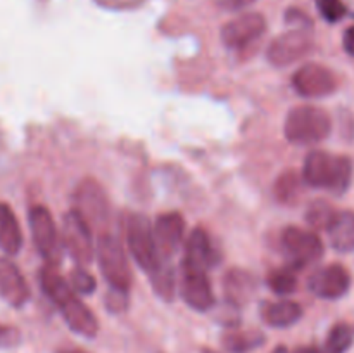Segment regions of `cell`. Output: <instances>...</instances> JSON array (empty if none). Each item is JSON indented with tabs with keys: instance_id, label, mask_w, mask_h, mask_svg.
Instances as JSON below:
<instances>
[{
	"instance_id": "obj_23",
	"label": "cell",
	"mask_w": 354,
	"mask_h": 353,
	"mask_svg": "<svg viewBox=\"0 0 354 353\" xmlns=\"http://www.w3.org/2000/svg\"><path fill=\"white\" fill-rule=\"evenodd\" d=\"M151 277V284L154 287V293L161 298L166 303H171L176 296V273L175 269L171 266L169 260H162L159 263L158 269L152 273H149Z\"/></svg>"
},
{
	"instance_id": "obj_35",
	"label": "cell",
	"mask_w": 354,
	"mask_h": 353,
	"mask_svg": "<svg viewBox=\"0 0 354 353\" xmlns=\"http://www.w3.org/2000/svg\"><path fill=\"white\" fill-rule=\"evenodd\" d=\"M294 353H322V352L318 348H315V346H303V348H297Z\"/></svg>"
},
{
	"instance_id": "obj_22",
	"label": "cell",
	"mask_w": 354,
	"mask_h": 353,
	"mask_svg": "<svg viewBox=\"0 0 354 353\" xmlns=\"http://www.w3.org/2000/svg\"><path fill=\"white\" fill-rule=\"evenodd\" d=\"M266 336L261 331H239V329H230L221 339V345L228 353H251L258 350L259 346L265 345Z\"/></svg>"
},
{
	"instance_id": "obj_26",
	"label": "cell",
	"mask_w": 354,
	"mask_h": 353,
	"mask_svg": "<svg viewBox=\"0 0 354 353\" xmlns=\"http://www.w3.org/2000/svg\"><path fill=\"white\" fill-rule=\"evenodd\" d=\"M354 341V329L349 324L339 322L328 331L322 353H348Z\"/></svg>"
},
{
	"instance_id": "obj_38",
	"label": "cell",
	"mask_w": 354,
	"mask_h": 353,
	"mask_svg": "<svg viewBox=\"0 0 354 353\" xmlns=\"http://www.w3.org/2000/svg\"><path fill=\"white\" fill-rule=\"evenodd\" d=\"M203 353H214V352H211V350H204Z\"/></svg>"
},
{
	"instance_id": "obj_32",
	"label": "cell",
	"mask_w": 354,
	"mask_h": 353,
	"mask_svg": "<svg viewBox=\"0 0 354 353\" xmlns=\"http://www.w3.org/2000/svg\"><path fill=\"white\" fill-rule=\"evenodd\" d=\"M286 19H287V23H290V24L297 23L301 28H303V30H311V19L306 16V14L301 12V10H297V9L287 10Z\"/></svg>"
},
{
	"instance_id": "obj_3",
	"label": "cell",
	"mask_w": 354,
	"mask_h": 353,
	"mask_svg": "<svg viewBox=\"0 0 354 353\" xmlns=\"http://www.w3.org/2000/svg\"><path fill=\"white\" fill-rule=\"evenodd\" d=\"M332 120L328 113L317 106H296L286 118L283 134L297 145H311L325 141L330 135Z\"/></svg>"
},
{
	"instance_id": "obj_37",
	"label": "cell",
	"mask_w": 354,
	"mask_h": 353,
	"mask_svg": "<svg viewBox=\"0 0 354 353\" xmlns=\"http://www.w3.org/2000/svg\"><path fill=\"white\" fill-rule=\"evenodd\" d=\"M273 353H287V352H286V348H282V346H280V348L277 350V352H273Z\"/></svg>"
},
{
	"instance_id": "obj_30",
	"label": "cell",
	"mask_w": 354,
	"mask_h": 353,
	"mask_svg": "<svg viewBox=\"0 0 354 353\" xmlns=\"http://www.w3.org/2000/svg\"><path fill=\"white\" fill-rule=\"evenodd\" d=\"M106 308L113 314H123L128 308V291L111 287L106 294Z\"/></svg>"
},
{
	"instance_id": "obj_12",
	"label": "cell",
	"mask_w": 354,
	"mask_h": 353,
	"mask_svg": "<svg viewBox=\"0 0 354 353\" xmlns=\"http://www.w3.org/2000/svg\"><path fill=\"white\" fill-rule=\"evenodd\" d=\"M339 82L332 69L324 64H304L292 75V87L299 96L308 99H320L335 92Z\"/></svg>"
},
{
	"instance_id": "obj_18",
	"label": "cell",
	"mask_w": 354,
	"mask_h": 353,
	"mask_svg": "<svg viewBox=\"0 0 354 353\" xmlns=\"http://www.w3.org/2000/svg\"><path fill=\"white\" fill-rule=\"evenodd\" d=\"M259 282L254 273L244 269H230L223 277V294L228 305L241 308L258 293Z\"/></svg>"
},
{
	"instance_id": "obj_31",
	"label": "cell",
	"mask_w": 354,
	"mask_h": 353,
	"mask_svg": "<svg viewBox=\"0 0 354 353\" xmlns=\"http://www.w3.org/2000/svg\"><path fill=\"white\" fill-rule=\"evenodd\" d=\"M21 343V332L14 325L0 324V350L16 348Z\"/></svg>"
},
{
	"instance_id": "obj_8",
	"label": "cell",
	"mask_w": 354,
	"mask_h": 353,
	"mask_svg": "<svg viewBox=\"0 0 354 353\" xmlns=\"http://www.w3.org/2000/svg\"><path fill=\"white\" fill-rule=\"evenodd\" d=\"M75 210L85 218L97 234H107L109 225V199L104 187L93 179H85L75 190Z\"/></svg>"
},
{
	"instance_id": "obj_20",
	"label": "cell",
	"mask_w": 354,
	"mask_h": 353,
	"mask_svg": "<svg viewBox=\"0 0 354 353\" xmlns=\"http://www.w3.org/2000/svg\"><path fill=\"white\" fill-rule=\"evenodd\" d=\"M328 239L335 251L351 253L354 251V211H337L327 228Z\"/></svg>"
},
{
	"instance_id": "obj_11",
	"label": "cell",
	"mask_w": 354,
	"mask_h": 353,
	"mask_svg": "<svg viewBox=\"0 0 354 353\" xmlns=\"http://www.w3.org/2000/svg\"><path fill=\"white\" fill-rule=\"evenodd\" d=\"M180 296L190 308L197 311H207L214 307V293L206 270L182 265L178 279Z\"/></svg>"
},
{
	"instance_id": "obj_10",
	"label": "cell",
	"mask_w": 354,
	"mask_h": 353,
	"mask_svg": "<svg viewBox=\"0 0 354 353\" xmlns=\"http://www.w3.org/2000/svg\"><path fill=\"white\" fill-rule=\"evenodd\" d=\"M313 48V38H311L310 30H290L286 33L279 35L266 51V59L277 68H283L297 62L308 55Z\"/></svg>"
},
{
	"instance_id": "obj_6",
	"label": "cell",
	"mask_w": 354,
	"mask_h": 353,
	"mask_svg": "<svg viewBox=\"0 0 354 353\" xmlns=\"http://www.w3.org/2000/svg\"><path fill=\"white\" fill-rule=\"evenodd\" d=\"M280 244H282L287 265L296 269L297 272L317 263L324 256V242L318 237L317 232L304 230L296 225L283 228Z\"/></svg>"
},
{
	"instance_id": "obj_15",
	"label": "cell",
	"mask_w": 354,
	"mask_h": 353,
	"mask_svg": "<svg viewBox=\"0 0 354 353\" xmlns=\"http://www.w3.org/2000/svg\"><path fill=\"white\" fill-rule=\"evenodd\" d=\"M154 237L162 260H171L182 248L185 237V218L178 211L162 213L156 218Z\"/></svg>"
},
{
	"instance_id": "obj_13",
	"label": "cell",
	"mask_w": 354,
	"mask_h": 353,
	"mask_svg": "<svg viewBox=\"0 0 354 353\" xmlns=\"http://www.w3.org/2000/svg\"><path fill=\"white\" fill-rule=\"evenodd\" d=\"M266 31V19L259 12H248L228 21L221 28V40L232 51H244Z\"/></svg>"
},
{
	"instance_id": "obj_25",
	"label": "cell",
	"mask_w": 354,
	"mask_h": 353,
	"mask_svg": "<svg viewBox=\"0 0 354 353\" xmlns=\"http://www.w3.org/2000/svg\"><path fill=\"white\" fill-rule=\"evenodd\" d=\"M266 282H268V287L275 294H280V296H289L294 291L297 289V270L292 269L290 265L280 266V269L272 270L266 277Z\"/></svg>"
},
{
	"instance_id": "obj_14",
	"label": "cell",
	"mask_w": 354,
	"mask_h": 353,
	"mask_svg": "<svg viewBox=\"0 0 354 353\" xmlns=\"http://www.w3.org/2000/svg\"><path fill=\"white\" fill-rule=\"evenodd\" d=\"M351 287V273L341 263H330L315 270L308 279V289L322 300H339Z\"/></svg>"
},
{
	"instance_id": "obj_24",
	"label": "cell",
	"mask_w": 354,
	"mask_h": 353,
	"mask_svg": "<svg viewBox=\"0 0 354 353\" xmlns=\"http://www.w3.org/2000/svg\"><path fill=\"white\" fill-rule=\"evenodd\" d=\"M303 175H299L296 170H286L280 173L273 185L277 201L282 204H289V206L296 204L301 196V190H303Z\"/></svg>"
},
{
	"instance_id": "obj_9",
	"label": "cell",
	"mask_w": 354,
	"mask_h": 353,
	"mask_svg": "<svg viewBox=\"0 0 354 353\" xmlns=\"http://www.w3.org/2000/svg\"><path fill=\"white\" fill-rule=\"evenodd\" d=\"M30 221L31 237L41 258L47 262V265L57 266L62 258V237L57 232L52 213L45 206H33L28 213Z\"/></svg>"
},
{
	"instance_id": "obj_1",
	"label": "cell",
	"mask_w": 354,
	"mask_h": 353,
	"mask_svg": "<svg viewBox=\"0 0 354 353\" xmlns=\"http://www.w3.org/2000/svg\"><path fill=\"white\" fill-rule=\"evenodd\" d=\"M40 286L48 300L57 307L62 318L76 334L83 338H95L99 332V322L88 307L80 300L78 293L64 280V277L54 269L47 265L40 270Z\"/></svg>"
},
{
	"instance_id": "obj_29",
	"label": "cell",
	"mask_w": 354,
	"mask_h": 353,
	"mask_svg": "<svg viewBox=\"0 0 354 353\" xmlns=\"http://www.w3.org/2000/svg\"><path fill=\"white\" fill-rule=\"evenodd\" d=\"M95 279L83 266H76L71 270V287L78 294H92L95 291Z\"/></svg>"
},
{
	"instance_id": "obj_17",
	"label": "cell",
	"mask_w": 354,
	"mask_h": 353,
	"mask_svg": "<svg viewBox=\"0 0 354 353\" xmlns=\"http://www.w3.org/2000/svg\"><path fill=\"white\" fill-rule=\"evenodd\" d=\"M0 298L14 308L24 307L31 298L26 279L9 258H0Z\"/></svg>"
},
{
	"instance_id": "obj_7",
	"label": "cell",
	"mask_w": 354,
	"mask_h": 353,
	"mask_svg": "<svg viewBox=\"0 0 354 353\" xmlns=\"http://www.w3.org/2000/svg\"><path fill=\"white\" fill-rule=\"evenodd\" d=\"M62 244L78 266H86L95 256L93 228L88 221L73 208L62 218Z\"/></svg>"
},
{
	"instance_id": "obj_16",
	"label": "cell",
	"mask_w": 354,
	"mask_h": 353,
	"mask_svg": "<svg viewBox=\"0 0 354 353\" xmlns=\"http://www.w3.org/2000/svg\"><path fill=\"white\" fill-rule=\"evenodd\" d=\"M221 262L220 249L214 244L209 232L203 227L194 228L189 235L185 244V256H183L182 265L194 266L199 270H209Z\"/></svg>"
},
{
	"instance_id": "obj_36",
	"label": "cell",
	"mask_w": 354,
	"mask_h": 353,
	"mask_svg": "<svg viewBox=\"0 0 354 353\" xmlns=\"http://www.w3.org/2000/svg\"><path fill=\"white\" fill-rule=\"evenodd\" d=\"M62 353H86L83 350H68V352H62Z\"/></svg>"
},
{
	"instance_id": "obj_27",
	"label": "cell",
	"mask_w": 354,
	"mask_h": 353,
	"mask_svg": "<svg viewBox=\"0 0 354 353\" xmlns=\"http://www.w3.org/2000/svg\"><path fill=\"white\" fill-rule=\"evenodd\" d=\"M337 211L332 208V204L325 199H317L308 206L306 210V221L315 230H327L328 225L334 220Z\"/></svg>"
},
{
	"instance_id": "obj_28",
	"label": "cell",
	"mask_w": 354,
	"mask_h": 353,
	"mask_svg": "<svg viewBox=\"0 0 354 353\" xmlns=\"http://www.w3.org/2000/svg\"><path fill=\"white\" fill-rule=\"evenodd\" d=\"M317 7L328 23H339L348 14V7L342 0H317Z\"/></svg>"
},
{
	"instance_id": "obj_4",
	"label": "cell",
	"mask_w": 354,
	"mask_h": 353,
	"mask_svg": "<svg viewBox=\"0 0 354 353\" xmlns=\"http://www.w3.org/2000/svg\"><path fill=\"white\" fill-rule=\"evenodd\" d=\"M95 256L100 272L111 287L123 291L130 289L131 280H133L131 266L123 244L116 235L111 232L97 235Z\"/></svg>"
},
{
	"instance_id": "obj_33",
	"label": "cell",
	"mask_w": 354,
	"mask_h": 353,
	"mask_svg": "<svg viewBox=\"0 0 354 353\" xmlns=\"http://www.w3.org/2000/svg\"><path fill=\"white\" fill-rule=\"evenodd\" d=\"M218 7L225 10H241L245 9V7L252 6L256 0H214Z\"/></svg>"
},
{
	"instance_id": "obj_2",
	"label": "cell",
	"mask_w": 354,
	"mask_h": 353,
	"mask_svg": "<svg viewBox=\"0 0 354 353\" xmlns=\"http://www.w3.org/2000/svg\"><path fill=\"white\" fill-rule=\"evenodd\" d=\"M303 180L315 189H327L335 196H342L353 182L351 158L311 151L304 161Z\"/></svg>"
},
{
	"instance_id": "obj_19",
	"label": "cell",
	"mask_w": 354,
	"mask_h": 353,
	"mask_svg": "<svg viewBox=\"0 0 354 353\" xmlns=\"http://www.w3.org/2000/svg\"><path fill=\"white\" fill-rule=\"evenodd\" d=\"M23 248V230L16 213L7 203L0 201V249L14 256Z\"/></svg>"
},
{
	"instance_id": "obj_21",
	"label": "cell",
	"mask_w": 354,
	"mask_h": 353,
	"mask_svg": "<svg viewBox=\"0 0 354 353\" xmlns=\"http://www.w3.org/2000/svg\"><path fill=\"white\" fill-rule=\"evenodd\" d=\"M263 318L270 327L286 329L297 324L303 317V308L292 300H280L273 303H266L261 311Z\"/></svg>"
},
{
	"instance_id": "obj_34",
	"label": "cell",
	"mask_w": 354,
	"mask_h": 353,
	"mask_svg": "<svg viewBox=\"0 0 354 353\" xmlns=\"http://www.w3.org/2000/svg\"><path fill=\"white\" fill-rule=\"evenodd\" d=\"M342 45H344V51L354 57V24L344 31V37H342Z\"/></svg>"
},
{
	"instance_id": "obj_5",
	"label": "cell",
	"mask_w": 354,
	"mask_h": 353,
	"mask_svg": "<svg viewBox=\"0 0 354 353\" xmlns=\"http://www.w3.org/2000/svg\"><path fill=\"white\" fill-rule=\"evenodd\" d=\"M127 242L131 256L144 272L152 273L162 262L156 244L154 225L145 215H130L127 220Z\"/></svg>"
}]
</instances>
